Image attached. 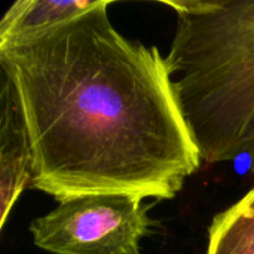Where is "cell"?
Listing matches in <instances>:
<instances>
[{
    "mask_svg": "<svg viewBox=\"0 0 254 254\" xmlns=\"http://www.w3.org/2000/svg\"><path fill=\"white\" fill-rule=\"evenodd\" d=\"M112 3L0 46L30 138L31 186L57 202L173 199L202 164L165 57L122 36Z\"/></svg>",
    "mask_w": 254,
    "mask_h": 254,
    "instance_id": "1",
    "label": "cell"
},
{
    "mask_svg": "<svg viewBox=\"0 0 254 254\" xmlns=\"http://www.w3.org/2000/svg\"><path fill=\"white\" fill-rule=\"evenodd\" d=\"M177 13L165 64L205 164L254 173V0L162 1Z\"/></svg>",
    "mask_w": 254,
    "mask_h": 254,
    "instance_id": "2",
    "label": "cell"
},
{
    "mask_svg": "<svg viewBox=\"0 0 254 254\" xmlns=\"http://www.w3.org/2000/svg\"><path fill=\"white\" fill-rule=\"evenodd\" d=\"M150 208L125 195H88L60 202L30 232L36 247L52 254H141L155 226Z\"/></svg>",
    "mask_w": 254,
    "mask_h": 254,
    "instance_id": "3",
    "label": "cell"
},
{
    "mask_svg": "<svg viewBox=\"0 0 254 254\" xmlns=\"http://www.w3.org/2000/svg\"><path fill=\"white\" fill-rule=\"evenodd\" d=\"M0 115V229L33 180V155L18 95L9 77L1 73Z\"/></svg>",
    "mask_w": 254,
    "mask_h": 254,
    "instance_id": "4",
    "label": "cell"
},
{
    "mask_svg": "<svg viewBox=\"0 0 254 254\" xmlns=\"http://www.w3.org/2000/svg\"><path fill=\"white\" fill-rule=\"evenodd\" d=\"M101 0H16L0 21V46L85 15Z\"/></svg>",
    "mask_w": 254,
    "mask_h": 254,
    "instance_id": "5",
    "label": "cell"
},
{
    "mask_svg": "<svg viewBox=\"0 0 254 254\" xmlns=\"http://www.w3.org/2000/svg\"><path fill=\"white\" fill-rule=\"evenodd\" d=\"M207 254H254V188L213 219Z\"/></svg>",
    "mask_w": 254,
    "mask_h": 254,
    "instance_id": "6",
    "label": "cell"
}]
</instances>
